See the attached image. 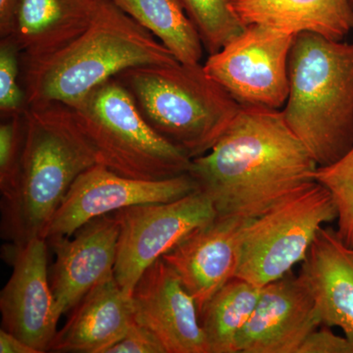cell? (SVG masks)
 Wrapping results in <instances>:
<instances>
[{"instance_id": "6", "label": "cell", "mask_w": 353, "mask_h": 353, "mask_svg": "<svg viewBox=\"0 0 353 353\" xmlns=\"http://www.w3.org/2000/svg\"><path fill=\"white\" fill-rule=\"evenodd\" d=\"M71 108L99 165L114 173L146 181L189 173L192 159L148 124L118 79L101 83Z\"/></svg>"}, {"instance_id": "12", "label": "cell", "mask_w": 353, "mask_h": 353, "mask_svg": "<svg viewBox=\"0 0 353 353\" xmlns=\"http://www.w3.org/2000/svg\"><path fill=\"white\" fill-rule=\"evenodd\" d=\"M252 220L216 216L162 256L196 301L199 314L209 299L236 277L243 236Z\"/></svg>"}, {"instance_id": "17", "label": "cell", "mask_w": 353, "mask_h": 353, "mask_svg": "<svg viewBox=\"0 0 353 353\" xmlns=\"http://www.w3.org/2000/svg\"><path fill=\"white\" fill-rule=\"evenodd\" d=\"M70 313L68 321L53 339L50 352L106 353L134 320L132 296L114 275L94 285Z\"/></svg>"}, {"instance_id": "8", "label": "cell", "mask_w": 353, "mask_h": 353, "mask_svg": "<svg viewBox=\"0 0 353 353\" xmlns=\"http://www.w3.org/2000/svg\"><path fill=\"white\" fill-rule=\"evenodd\" d=\"M112 214L119 225L114 276L131 296L148 267L217 216L212 201L199 190L176 201L136 204Z\"/></svg>"}, {"instance_id": "20", "label": "cell", "mask_w": 353, "mask_h": 353, "mask_svg": "<svg viewBox=\"0 0 353 353\" xmlns=\"http://www.w3.org/2000/svg\"><path fill=\"white\" fill-rule=\"evenodd\" d=\"M261 288L239 277L230 280L199 313L208 353H238L241 331L259 303Z\"/></svg>"}, {"instance_id": "9", "label": "cell", "mask_w": 353, "mask_h": 353, "mask_svg": "<svg viewBox=\"0 0 353 353\" xmlns=\"http://www.w3.org/2000/svg\"><path fill=\"white\" fill-rule=\"evenodd\" d=\"M294 37L260 25L209 55L204 69L241 106L279 109L290 92L289 58Z\"/></svg>"}, {"instance_id": "19", "label": "cell", "mask_w": 353, "mask_h": 353, "mask_svg": "<svg viewBox=\"0 0 353 353\" xmlns=\"http://www.w3.org/2000/svg\"><path fill=\"white\" fill-rule=\"evenodd\" d=\"M231 9L245 27L265 26L292 36L312 32L343 41L353 31L350 0H232Z\"/></svg>"}, {"instance_id": "29", "label": "cell", "mask_w": 353, "mask_h": 353, "mask_svg": "<svg viewBox=\"0 0 353 353\" xmlns=\"http://www.w3.org/2000/svg\"><path fill=\"white\" fill-rule=\"evenodd\" d=\"M17 0H0V36L8 38L12 30Z\"/></svg>"}, {"instance_id": "5", "label": "cell", "mask_w": 353, "mask_h": 353, "mask_svg": "<svg viewBox=\"0 0 353 353\" xmlns=\"http://www.w3.org/2000/svg\"><path fill=\"white\" fill-rule=\"evenodd\" d=\"M115 78L148 124L190 159L214 146L241 108L201 63L134 67Z\"/></svg>"}, {"instance_id": "2", "label": "cell", "mask_w": 353, "mask_h": 353, "mask_svg": "<svg viewBox=\"0 0 353 353\" xmlns=\"http://www.w3.org/2000/svg\"><path fill=\"white\" fill-rule=\"evenodd\" d=\"M25 139L12 188L1 196V236L22 243L43 238L79 176L99 164L73 109L60 102L24 110Z\"/></svg>"}, {"instance_id": "13", "label": "cell", "mask_w": 353, "mask_h": 353, "mask_svg": "<svg viewBox=\"0 0 353 353\" xmlns=\"http://www.w3.org/2000/svg\"><path fill=\"white\" fill-rule=\"evenodd\" d=\"M118 236L119 225L109 213L88 221L71 236L46 240L55 254L50 280L58 317L114 275Z\"/></svg>"}, {"instance_id": "26", "label": "cell", "mask_w": 353, "mask_h": 353, "mask_svg": "<svg viewBox=\"0 0 353 353\" xmlns=\"http://www.w3.org/2000/svg\"><path fill=\"white\" fill-rule=\"evenodd\" d=\"M106 353H166V350L154 334L134 320L124 336Z\"/></svg>"}, {"instance_id": "30", "label": "cell", "mask_w": 353, "mask_h": 353, "mask_svg": "<svg viewBox=\"0 0 353 353\" xmlns=\"http://www.w3.org/2000/svg\"><path fill=\"white\" fill-rule=\"evenodd\" d=\"M350 1H352V6H353V0H350Z\"/></svg>"}, {"instance_id": "23", "label": "cell", "mask_w": 353, "mask_h": 353, "mask_svg": "<svg viewBox=\"0 0 353 353\" xmlns=\"http://www.w3.org/2000/svg\"><path fill=\"white\" fill-rule=\"evenodd\" d=\"M314 179L331 194L338 215L336 232L353 248V146L338 161L318 166Z\"/></svg>"}, {"instance_id": "3", "label": "cell", "mask_w": 353, "mask_h": 353, "mask_svg": "<svg viewBox=\"0 0 353 353\" xmlns=\"http://www.w3.org/2000/svg\"><path fill=\"white\" fill-rule=\"evenodd\" d=\"M178 62L113 0H95L94 16L82 34L52 54L21 62L26 106L60 102L74 108L125 70Z\"/></svg>"}, {"instance_id": "21", "label": "cell", "mask_w": 353, "mask_h": 353, "mask_svg": "<svg viewBox=\"0 0 353 353\" xmlns=\"http://www.w3.org/2000/svg\"><path fill=\"white\" fill-rule=\"evenodd\" d=\"M173 53L180 63H201L203 44L180 0H113Z\"/></svg>"}, {"instance_id": "16", "label": "cell", "mask_w": 353, "mask_h": 353, "mask_svg": "<svg viewBox=\"0 0 353 353\" xmlns=\"http://www.w3.org/2000/svg\"><path fill=\"white\" fill-rule=\"evenodd\" d=\"M299 277L314 301L322 326L340 328L353 345V248L332 227L318 232Z\"/></svg>"}, {"instance_id": "24", "label": "cell", "mask_w": 353, "mask_h": 353, "mask_svg": "<svg viewBox=\"0 0 353 353\" xmlns=\"http://www.w3.org/2000/svg\"><path fill=\"white\" fill-rule=\"evenodd\" d=\"M21 54L10 39L0 41V113L1 119L24 112L26 95L19 85Z\"/></svg>"}, {"instance_id": "14", "label": "cell", "mask_w": 353, "mask_h": 353, "mask_svg": "<svg viewBox=\"0 0 353 353\" xmlns=\"http://www.w3.org/2000/svg\"><path fill=\"white\" fill-rule=\"evenodd\" d=\"M134 320L166 353H208L196 301L163 259L145 269L132 292Z\"/></svg>"}, {"instance_id": "15", "label": "cell", "mask_w": 353, "mask_h": 353, "mask_svg": "<svg viewBox=\"0 0 353 353\" xmlns=\"http://www.w3.org/2000/svg\"><path fill=\"white\" fill-rule=\"evenodd\" d=\"M322 326L313 297L290 271L261 288L259 303L238 340V353H299Z\"/></svg>"}, {"instance_id": "18", "label": "cell", "mask_w": 353, "mask_h": 353, "mask_svg": "<svg viewBox=\"0 0 353 353\" xmlns=\"http://www.w3.org/2000/svg\"><path fill=\"white\" fill-rule=\"evenodd\" d=\"M94 9L95 0H17L8 39L21 62L48 57L87 29Z\"/></svg>"}, {"instance_id": "25", "label": "cell", "mask_w": 353, "mask_h": 353, "mask_svg": "<svg viewBox=\"0 0 353 353\" xmlns=\"http://www.w3.org/2000/svg\"><path fill=\"white\" fill-rule=\"evenodd\" d=\"M0 125V192L12 188L19 168L25 139L24 112L1 119Z\"/></svg>"}, {"instance_id": "10", "label": "cell", "mask_w": 353, "mask_h": 353, "mask_svg": "<svg viewBox=\"0 0 353 353\" xmlns=\"http://www.w3.org/2000/svg\"><path fill=\"white\" fill-rule=\"evenodd\" d=\"M199 190L189 173L146 181L118 175L95 165L77 178L50 221L44 239L71 236L94 218L136 204L162 203L182 199Z\"/></svg>"}, {"instance_id": "1", "label": "cell", "mask_w": 353, "mask_h": 353, "mask_svg": "<svg viewBox=\"0 0 353 353\" xmlns=\"http://www.w3.org/2000/svg\"><path fill=\"white\" fill-rule=\"evenodd\" d=\"M317 167L283 111L241 106L189 174L217 216L255 219L314 183Z\"/></svg>"}, {"instance_id": "11", "label": "cell", "mask_w": 353, "mask_h": 353, "mask_svg": "<svg viewBox=\"0 0 353 353\" xmlns=\"http://www.w3.org/2000/svg\"><path fill=\"white\" fill-rule=\"evenodd\" d=\"M48 241L37 238L22 245L9 243L4 257L13 272L0 294L2 328L39 353L50 350L58 317L48 270Z\"/></svg>"}, {"instance_id": "28", "label": "cell", "mask_w": 353, "mask_h": 353, "mask_svg": "<svg viewBox=\"0 0 353 353\" xmlns=\"http://www.w3.org/2000/svg\"><path fill=\"white\" fill-rule=\"evenodd\" d=\"M0 352L1 353H39L31 345L6 330H0Z\"/></svg>"}, {"instance_id": "22", "label": "cell", "mask_w": 353, "mask_h": 353, "mask_svg": "<svg viewBox=\"0 0 353 353\" xmlns=\"http://www.w3.org/2000/svg\"><path fill=\"white\" fill-rule=\"evenodd\" d=\"M232 0H180L209 55L245 31L231 9Z\"/></svg>"}, {"instance_id": "7", "label": "cell", "mask_w": 353, "mask_h": 353, "mask_svg": "<svg viewBox=\"0 0 353 353\" xmlns=\"http://www.w3.org/2000/svg\"><path fill=\"white\" fill-rule=\"evenodd\" d=\"M336 216L319 183L299 190L246 228L236 277L260 288L282 278L305 259L319 230Z\"/></svg>"}, {"instance_id": "27", "label": "cell", "mask_w": 353, "mask_h": 353, "mask_svg": "<svg viewBox=\"0 0 353 353\" xmlns=\"http://www.w3.org/2000/svg\"><path fill=\"white\" fill-rule=\"evenodd\" d=\"M299 353H353V345L345 336L334 334L331 327L320 326L309 334Z\"/></svg>"}, {"instance_id": "4", "label": "cell", "mask_w": 353, "mask_h": 353, "mask_svg": "<svg viewBox=\"0 0 353 353\" xmlns=\"http://www.w3.org/2000/svg\"><path fill=\"white\" fill-rule=\"evenodd\" d=\"M285 122L318 166L353 146V43L301 32L289 58Z\"/></svg>"}]
</instances>
